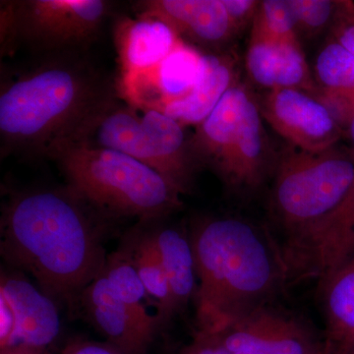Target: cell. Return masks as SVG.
I'll list each match as a JSON object with an SVG mask.
<instances>
[{"instance_id":"6da1fadb","label":"cell","mask_w":354,"mask_h":354,"mask_svg":"<svg viewBox=\"0 0 354 354\" xmlns=\"http://www.w3.org/2000/svg\"><path fill=\"white\" fill-rule=\"evenodd\" d=\"M99 214L68 185L14 193L2 209V257L55 301L78 304L108 258Z\"/></svg>"},{"instance_id":"7a4b0ae2","label":"cell","mask_w":354,"mask_h":354,"mask_svg":"<svg viewBox=\"0 0 354 354\" xmlns=\"http://www.w3.org/2000/svg\"><path fill=\"white\" fill-rule=\"evenodd\" d=\"M116 95V84H111L85 53L35 57L20 68L2 66L1 157L50 158Z\"/></svg>"},{"instance_id":"3957f363","label":"cell","mask_w":354,"mask_h":354,"mask_svg":"<svg viewBox=\"0 0 354 354\" xmlns=\"http://www.w3.org/2000/svg\"><path fill=\"white\" fill-rule=\"evenodd\" d=\"M190 241L198 279V335L221 334L267 306L288 278L283 253L248 221L206 218L193 230Z\"/></svg>"},{"instance_id":"277c9868","label":"cell","mask_w":354,"mask_h":354,"mask_svg":"<svg viewBox=\"0 0 354 354\" xmlns=\"http://www.w3.org/2000/svg\"><path fill=\"white\" fill-rule=\"evenodd\" d=\"M50 158L59 165L68 186L104 215L153 223L183 206L180 191L169 179L118 151L65 144Z\"/></svg>"},{"instance_id":"5b68a950","label":"cell","mask_w":354,"mask_h":354,"mask_svg":"<svg viewBox=\"0 0 354 354\" xmlns=\"http://www.w3.org/2000/svg\"><path fill=\"white\" fill-rule=\"evenodd\" d=\"M184 127L164 111L135 108L116 95L97 109L64 145L125 153L160 172L185 194L200 165Z\"/></svg>"},{"instance_id":"8992f818","label":"cell","mask_w":354,"mask_h":354,"mask_svg":"<svg viewBox=\"0 0 354 354\" xmlns=\"http://www.w3.org/2000/svg\"><path fill=\"white\" fill-rule=\"evenodd\" d=\"M353 184L354 149L348 144L317 152L286 149L277 164L272 205L290 241L332 214Z\"/></svg>"},{"instance_id":"52a82bcc","label":"cell","mask_w":354,"mask_h":354,"mask_svg":"<svg viewBox=\"0 0 354 354\" xmlns=\"http://www.w3.org/2000/svg\"><path fill=\"white\" fill-rule=\"evenodd\" d=\"M106 0L1 1V57L22 48L32 57L85 53L111 12Z\"/></svg>"},{"instance_id":"ba28073f","label":"cell","mask_w":354,"mask_h":354,"mask_svg":"<svg viewBox=\"0 0 354 354\" xmlns=\"http://www.w3.org/2000/svg\"><path fill=\"white\" fill-rule=\"evenodd\" d=\"M259 106L263 118L301 150H326L344 137L346 129L329 106L299 88L270 91Z\"/></svg>"},{"instance_id":"9c48e42d","label":"cell","mask_w":354,"mask_h":354,"mask_svg":"<svg viewBox=\"0 0 354 354\" xmlns=\"http://www.w3.org/2000/svg\"><path fill=\"white\" fill-rule=\"evenodd\" d=\"M354 252V184L337 209L288 241L283 250L288 272L324 281Z\"/></svg>"},{"instance_id":"30bf717a","label":"cell","mask_w":354,"mask_h":354,"mask_svg":"<svg viewBox=\"0 0 354 354\" xmlns=\"http://www.w3.org/2000/svg\"><path fill=\"white\" fill-rule=\"evenodd\" d=\"M216 337L230 354H323L324 342L292 317L267 306L235 321Z\"/></svg>"},{"instance_id":"8fae6325","label":"cell","mask_w":354,"mask_h":354,"mask_svg":"<svg viewBox=\"0 0 354 354\" xmlns=\"http://www.w3.org/2000/svg\"><path fill=\"white\" fill-rule=\"evenodd\" d=\"M134 7L137 16L162 21L184 43L208 53H221L236 36L221 0H143Z\"/></svg>"},{"instance_id":"7c38bea8","label":"cell","mask_w":354,"mask_h":354,"mask_svg":"<svg viewBox=\"0 0 354 354\" xmlns=\"http://www.w3.org/2000/svg\"><path fill=\"white\" fill-rule=\"evenodd\" d=\"M78 304L106 342L121 353L148 354L155 333L122 301L106 277H97L83 290Z\"/></svg>"},{"instance_id":"4fadbf2b","label":"cell","mask_w":354,"mask_h":354,"mask_svg":"<svg viewBox=\"0 0 354 354\" xmlns=\"http://www.w3.org/2000/svg\"><path fill=\"white\" fill-rule=\"evenodd\" d=\"M0 295L12 307L16 317L14 346L48 351L62 332L55 300L28 281L19 272H2Z\"/></svg>"},{"instance_id":"5bb4252c","label":"cell","mask_w":354,"mask_h":354,"mask_svg":"<svg viewBox=\"0 0 354 354\" xmlns=\"http://www.w3.org/2000/svg\"><path fill=\"white\" fill-rule=\"evenodd\" d=\"M245 67L254 83L270 91L299 88L314 95L320 91L312 77L300 41L250 37Z\"/></svg>"},{"instance_id":"9a60e30c","label":"cell","mask_w":354,"mask_h":354,"mask_svg":"<svg viewBox=\"0 0 354 354\" xmlns=\"http://www.w3.org/2000/svg\"><path fill=\"white\" fill-rule=\"evenodd\" d=\"M271 164V147L260 106L251 93L244 104L234 148L220 176L232 189L254 190L264 181Z\"/></svg>"},{"instance_id":"2e32d148","label":"cell","mask_w":354,"mask_h":354,"mask_svg":"<svg viewBox=\"0 0 354 354\" xmlns=\"http://www.w3.org/2000/svg\"><path fill=\"white\" fill-rule=\"evenodd\" d=\"M120 75L145 73L155 69L183 39L162 21L137 16L121 18L113 32Z\"/></svg>"},{"instance_id":"e0dca14e","label":"cell","mask_w":354,"mask_h":354,"mask_svg":"<svg viewBox=\"0 0 354 354\" xmlns=\"http://www.w3.org/2000/svg\"><path fill=\"white\" fill-rule=\"evenodd\" d=\"M250 94L243 84H234L206 120L197 125L190 141L199 165H209L220 176L234 148L244 104Z\"/></svg>"},{"instance_id":"ac0fdd59","label":"cell","mask_w":354,"mask_h":354,"mask_svg":"<svg viewBox=\"0 0 354 354\" xmlns=\"http://www.w3.org/2000/svg\"><path fill=\"white\" fill-rule=\"evenodd\" d=\"M234 58L227 53H204L201 76L187 95L167 102L162 111L183 127L206 120L228 90L237 83Z\"/></svg>"},{"instance_id":"d6986e66","label":"cell","mask_w":354,"mask_h":354,"mask_svg":"<svg viewBox=\"0 0 354 354\" xmlns=\"http://www.w3.org/2000/svg\"><path fill=\"white\" fill-rule=\"evenodd\" d=\"M315 81L321 90L354 95V2L341 0L334 24L317 55Z\"/></svg>"},{"instance_id":"ffe728a7","label":"cell","mask_w":354,"mask_h":354,"mask_svg":"<svg viewBox=\"0 0 354 354\" xmlns=\"http://www.w3.org/2000/svg\"><path fill=\"white\" fill-rule=\"evenodd\" d=\"M328 354H344L354 342V252L322 281Z\"/></svg>"},{"instance_id":"44dd1931","label":"cell","mask_w":354,"mask_h":354,"mask_svg":"<svg viewBox=\"0 0 354 354\" xmlns=\"http://www.w3.org/2000/svg\"><path fill=\"white\" fill-rule=\"evenodd\" d=\"M174 295L176 311L196 295L198 279L190 236L179 228L158 227L151 232Z\"/></svg>"},{"instance_id":"7402d4cb","label":"cell","mask_w":354,"mask_h":354,"mask_svg":"<svg viewBox=\"0 0 354 354\" xmlns=\"http://www.w3.org/2000/svg\"><path fill=\"white\" fill-rule=\"evenodd\" d=\"M101 274L139 320L156 334L165 318L140 279L129 247L108 255Z\"/></svg>"},{"instance_id":"603a6c76","label":"cell","mask_w":354,"mask_h":354,"mask_svg":"<svg viewBox=\"0 0 354 354\" xmlns=\"http://www.w3.org/2000/svg\"><path fill=\"white\" fill-rule=\"evenodd\" d=\"M133 241L134 242L129 246V250L135 268L146 290L157 302L165 320H167L176 312V304L152 235L151 232H142Z\"/></svg>"},{"instance_id":"cb8c5ba5","label":"cell","mask_w":354,"mask_h":354,"mask_svg":"<svg viewBox=\"0 0 354 354\" xmlns=\"http://www.w3.org/2000/svg\"><path fill=\"white\" fill-rule=\"evenodd\" d=\"M250 37L279 41H300L288 0L260 1Z\"/></svg>"},{"instance_id":"d4e9b609","label":"cell","mask_w":354,"mask_h":354,"mask_svg":"<svg viewBox=\"0 0 354 354\" xmlns=\"http://www.w3.org/2000/svg\"><path fill=\"white\" fill-rule=\"evenodd\" d=\"M298 36L314 39L328 34L341 0H288Z\"/></svg>"},{"instance_id":"484cf974","label":"cell","mask_w":354,"mask_h":354,"mask_svg":"<svg viewBox=\"0 0 354 354\" xmlns=\"http://www.w3.org/2000/svg\"><path fill=\"white\" fill-rule=\"evenodd\" d=\"M221 2L236 35L249 24L252 25L260 4L256 0H221Z\"/></svg>"},{"instance_id":"4316f807","label":"cell","mask_w":354,"mask_h":354,"mask_svg":"<svg viewBox=\"0 0 354 354\" xmlns=\"http://www.w3.org/2000/svg\"><path fill=\"white\" fill-rule=\"evenodd\" d=\"M16 317L10 304L0 295V351L13 346L15 341Z\"/></svg>"},{"instance_id":"83f0119b","label":"cell","mask_w":354,"mask_h":354,"mask_svg":"<svg viewBox=\"0 0 354 354\" xmlns=\"http://www.w3.org/2000/svg\"><path fill=\"white\" fill-rule=\"evenodd\" d=\"M60 354H122L108 342L73 339L62 348Z\"/></svg>"},{"instance_id":"f1b7e54d","label":"cell","mask_w":354,"mask_h":354,"mask_svg":"<svg viewBox=\"0 0 354 354\" xmlns=\"http://www.w3.org/2000/svg\"><path fill=\"white\" fill-rule=\"evenodd\" d=\"M0 354H48V351H39L26 346H14V348L6 349V351H0Z\"/></svg>"},{"instance_id":"f546056e","label":"cell","mask_w":354,"mask_h":354,"mask_svg":"<svg viewBox=\"0 0 354 354\" xmlns=\"http://www.w3.org/2000/svg\"><path fill=\"white\" fill-rule=\"evenodd\" d=\"M344 139L348 141V145L354 149V113L349 120L348 127H346V132H344Z\"/></svg>"},{"instance_id":"4dcf8cb0","label":"cell","mask_w":354,"mask_h":354,"mask_svg":"<svg viewBox=\"0 0 354 354\" xmlns=\"http://www.w3.org/2000/svg\"><path fill=\"white\" fill-rule=\"evenodd\" d=\"M344 354H354V342L351 344V346H349L348 351Z\"/></svg>"},{"instance_id":"1f68e13d","label":"cell","mask_w":354,"mask_h":354,"mask_svg":"<svg viewBox=\"0 0 354 354\" xmlns=\"http://www.w3.org/2000/svg\"><path fill=\"white\" fill-rule=\"evenodd\" d=\"M323 354H328L327 353H323Z\"/></svg>"}]
</instances>
